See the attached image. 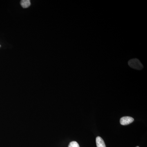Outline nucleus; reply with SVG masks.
<instances>
[{
    "label": "nucleus",
    "instance_id": "1",
    "mask_svg": "<svg viewBox=\"0 0 147 147\" xmlns=\"http://www.w3.org/2000/svg\"><path fill=\"white\" fill-rule=\"evenodd\" d=\"M128 65L131 68L137 70H141L143 68V65L139 59H130L128 62Z\"/></svg>",
    "mask_w": 147,
    "mask_h": 147
},
{
    "label": "nucleus",
    "instance_id": "2",
    "mask_svg": "<svg viewBox=\"0 0 147 147\" xmlns=\"http://www.w3.org/2000/svg\"><path fill=\"white\" fill-rule=\"evenodd\" d=\"M134 121V119L131 117H124L121 118L120 122L122 125H127L131 123Z\"/></svg>",
    "mask_w": 147,
    "mask_h": 147
},
{
    "label": "nucleus",
    "instance_id": "3",
    "mask_svg": "<svg viewBox=\"0 0 147 147\" xmlns=\"http://www.w3.org/2000/svg\"><path fill=\"white\" fill-rule=\"evenodd\" d=\"M96 144L97 147H106L104 141L102 138L100 137H97L96 139Z\"/></svg>",
    "mask_w": 147,
    "mask_h": 147
},
{
    "label": "nucleus",
    "instance_id": "4",
    "mask_svg": "<svg viewBox=\"0 0 147 147\" xmlns=\"http://www.w3.org/2000/svg\"><path fill=\"white\" fill-rule=\"evenodd\" d=\"M21 5L23 8H28L30 5V0H22L21 1Z\"/></svg>",
    "mask_w": 147,
    "mask_h": 147
},
{
    "label": "nucleus",
    "instance_id": "5",
    "mask_svg": "<svg viewBox=\"0 0 147 147\" xmlns=\"http://www.w3.org/2000/svg\"><path fill=\"white\" fill-rule=\"evenodd\" d=\"M68 147H80V146H79V144L77 142L73 141V142H70L69 143Z\"/></svg>",
    "mask_w": 147,
    "mask_h": 147
},
{
    "label": "nucleus",
    "instance_id": "6",
    "mask_svg": "<svg viewBox=\"0 0 147 147\" xmlns=\"http://www.w3.org/2000/svg\"><path fill=\"white\" fill-rule=\"evenodd\" d=\"M139 147V146H137V147Z\"/></svg>",
    "mask_w": 147,
    "mask_h": 147
},
{
    "label": "nucleus",
    "instance_id": "7",
    "mask_svg": "<svg viewBox=\"0 0 147 147\" xmlns=\"http://www.w3.org/2000/svg\"></svg>",
    "mask_w": 147,
    "mask_h": 147
}]
</instances>
